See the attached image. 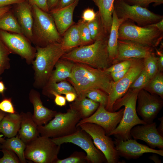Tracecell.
Instances as JSON below:
<instances>
[{
  "label": "cell",
  "mask_w": 163,
  "mask_h": 163,
  "mask_svg": "<svg viewBox=\"0 0 163 163\" xmlns=\"http://www.w3.org/2000/svg\"><path fill=\"white\" fill-rule=\"evenodd\" d=\"M68 79L75 90L77 97H84L94 89H100L108 95L113 82L110 73L107 71L78 63L74 62Z\"/></svg>",
  "instance_id": "cell-1"
},
{
  "label": "cell",
  "mask_w": 163,
  "mask_h": 163,
  "mask_svg": "<svg viewBox=\"0 0 163 163\" xmlns=\"http://www.w3.org/2000/svg\"><path fill=\"white\" fill-rule=\"evenodd\" d=\"M108 38L96 40L88 45L75 47L65 53L61 58L105 70L112 65L107 50Z\"/></svg>",
  "instance_id": "cell-2"
},
{
  "label": "cell",
  "mask_w": 163,
  "mask_h": 163,
  "mask_svg": "<svg viewBox=\"0 0 163 163\" xmlns=\"http://www.w3.org/2000/svg\"><path fill=\"white\" fill-rule=\"evenodd\" d=\"M141 89L129 88L122 97L117 100L113 107V112L116 111L124 106L123 117L115 129L110 133L115 138L126 140L132 139L131 129L135 126L146 123L138 116L136 111L137 97Z\"/></svg>",
  "instance_id": "cell-3"
},
{
  "label": "cell",
  "mask_w": 163,
  "mask_h": 163,
  "mask_svg": "<svg viewBox=\"0 0 163 163\" xmlns=\"http://www.w3.org/2000/svg\"><path fill=\"white\" fill-rule=\"evenodd\" d=\"M32 6L34 18L32 43L40 47L53 43H61V36L50 13L35 5Z\"/></svg>",
  "instance_id": "cell-4"
},
{
  "label": "cell",
  "mask_w": 163,
  "mask_h": 163,
  "mask_svg": "<svg viewBox=\"0 0 163 163\" xmlns=\"http://www.w3.org/2000/svg\"><path fill=\"white\" fill-rule=\"evenodd\" d=\"M36 49L35 59L32 62L36 82L41 84L49 78L56 62L68 51L59 43L43 47L36 46Z\"/></svg>",
  "instance_id": "cell-5"
},
{
  "label": "cell",
  "mask_w": 163,
  "mask_h": 163,
  "mask_svg": "<svg viewBox=\"0 0 163 163\" xmlns=\"http://www.w3.org/2000/svg\"><path fill=\"white\" fill-rule=\"evenodd\" d=\"M53 118L44 125L37 126L41 136L54 138L70 135L76 130L77 125L81 119L78 113L71 106L66 113L57 112Z\"/></svg>",
  "instance_id": "cell-6"
},
{
  "label": "cell",
  "mask_w": 163,
  "mask_h": 163,
  "mask_svg": "<svg viewBox=\"0 0 163 163\" xmlns=\"http://www.w3.org/2000/svg\"><path fill=\"white\" fill-rule=\"evenodd\" d=\"M163 38V32L151 27H141L129 19L124 21L118 30V40L133 41L155 49Z\"/></svg>",
  "instance_id": "cell-7"
},
{
  "label": "cell",
  "mask_w": 163,
  "mask_h": 163,
  "mask_svg": "<svg viewBox=\"0 0 163 163\" xmlns=\"http://www.w3.org/2000/svg\"><path fill=\"white\" fill-rule=\"evenodd\" d=\"M60 146L50 138L39 136L26 145L25 157L36 163H56Z\"/></svg>",
  "instance_id": "cell-8"
},
{
  "label": "cell",
  "mask_w": 163,
  "mask_h": 163,
  "mask_svg": "<svg viewBox=\"0 0 163 163\" xmlns=\"http://www.w3.org/2000/svg\"><path fill=\"white\" fill-rule=\"evenodd\" d=\"M114 8L118 18L129 19L141 27H146L163 19V15L146 8L130 5L124 0H115Z\"/></svg>",
  "instance_id": "cell-9"
},
{
  "label": "cell",
  "mask_w": 163,
  "mask_h": 163,
  "mask_svg": "<svg viewBox=\"0 0 163 163\" xmlns=\"http://www.w3.org/2000/svg\"><path fill=\"white\" fill-rule=\"evenodd\" d=\"M77 126L88 133L93 143L104 155L107 163H121L120 157L116 149L114 141L106 134L104 129L96 124L85 123L78 124Z\"/></svg>",
  "instance_id": "cell-10"
},
{
  "label": "cell",
  "mask_w": 163,
  "mask_h": 163,
  "mask_svg": "<svg viewBox=\"0 0 163 163\" xmlns=\"http://www.w3.org/2000/svg\"><path fill=\"white\" fill-rule=\"evenodd\" d=\"M52 139L53 142L59 145L70 143L80 147L85 152L89 163H107L104 155L95 146L91 136L79 127L70 135Z\"/></svg>",
  "instance_id": "cell-11"
},
{
  "label": "cell",
  "mask_w": 163,
  "mask_h": 163,
  "mask_svg": "<svg viewBox=\"0 0 163 163\" xmlns=\"http://www.w3.org/2000/svg\"><path fill=\"white\" fill-rule=\"evenodd\" d=\"M143 68V59H132L131 65L125 75L118 81L113 82L112 91L108 95L106 110L113 112L115 101L126 94Z\"/></svg>",
  "instance_id": "cell-12"
},
{
  "label": "cell",
  "mask_w": 163,
  "mask_h": 163,
  "mask_svg": "<svg viewBox=\"0 0 163 163\" xmlns=\"http://www.w3.org/2000/svg\"><path fill=\"white\" fill-rule=\"evenodd\" d=\"M0 38L11 53L19 55L28 63L33 62L36 47L32 46L31 42L24 34L0 29Z\"/></svg>",
  "instance_id": "cell-13"
},
{
  "label": "cell",
  "mask_w": 163,
  "mask_h": 163,
  "mask_svg": "<svg viewBox=\"0 0 163 163\" xmlns=\"http://www.w3.org/2000/svg\"><path fill=\"white\" fill-rule=\"evenodd\" d=\"M163 99L158 95L151 94L143 88L139 91L136 111L146 123L153 122L162 109Z\"/></svg>",
  "instance_id": "cell-14"
},
{
  "label": "cell",
  "mask_w": 163,
  "mask_h": 163,
  "mask_svg": "<svg viewBox=\"0 0 163 163\" xmlns=\"http://www.w3.org/2000/svg\"><path fill=\"white\" fill-rule=\"evenodd\" d=\"M124 111L123 108L117 111H109L104 106L100 104L92 115L88 118L81 119L77 125L85 123L96 124L102 127L106 134L110 136L121 120Z\"/></svg>",
  "instance_id": "cell-15"
},
{
  "label": "cell",
  "mask_w": 163,
  "mask_h": 163,
  "mask_svg": "<svg viewBox=\"0 0 163 163\" xmlns=\"http://www.w3.org/2000/svg\"><path fill=\"white\" fill-rule=\"evenodd\" d=\"M154 50L131 40H118L117 54L112 64L130 59H143L154 53Z\"/></svg>",
  "instance_id": "cell-16"
},
{
  "label": "cell",
  "mask_w": 163,
  "mask_h": 163,
  "mask_svg": "<svg viewBox=\"0 0 163 163\" xmlns=\"http://www.w3.org/2000/svg\"><path fill=\"white\" fill-rule=\"evenodd\" d=\"M116 149L120 157L127 160L136 159L143 154L151 153L163 156V150H156L140 144L136 139L123 140L115 138L114 141Z\"/></svg>",
  "instance_id": "cell-17"
},
{
  "label": "cell",
  "mask_w": 163,
  "mask_h": 163,
  "mask_svg": "<svg viewBox=\"0 0 163 163\" xmlns=\"http://www.w3.org/2000/svg\"><path fill=\"white\" fill-rule=\"evenodd\" d=\"M136 125L130 130V134L134 139H140L145 142L150 148L156 147L163 149V137L159 133L156 123H150Z\"/></svg>",
  "instance_id": "cell-18"
},
{
  "label": "cell",
  "mask_w": 163,
  "mask_h": 163,
  "mask_svg": "<svg viewBox=\"0 0 163 163\" xmlns=\"http://www.w3.org/2000/svg\"><path fill=\"white\" fill-rule=\"evenodd\" d=\"M12 10L22 33L32 43L34 18L32 6L27 1L14 5Z\"/></svg>",
  "instance_id": "cell-19"
},
{
  "label": "cell",
  "mask_w": 163,
  "mask_h": 163,
  "mask_svg": "<svg viewBox=\"0 0 163 163\" xmlns=\"http://www.w3.org/2000/svg\"><path fill=\"white\" fill-rule=\"evenodd\" d=\"M79 1V0H78L72 4L65 7L49 11L57 30L61 36L67 30L75 24L73 20V14Z\"/></svg>",
  "instance_id": "cell-20"
},
{
  "label": "cell",
  "mask_w": 163,
  "mask_h": 163,
  "mask_svg": "<svg viewBox=\"0 0 163 163\" xmlns=\"http://www.w3.org/2000/svg\"><path fill=\"white\" fill-rule=\"evenodd\" d=\"M29 99L34 108L32 118L37 126L47 123L57 113L45 107L43 104L40 94L35 91H30Z\"/></svg>",
  "instance_id": "cell-21"
},
{
  "label": "cell",
  "mask_w": 163,
  "mask_h": 163,
  "mask_svg": "<svg viewBox=\"0 0 163 163\" xmlns=\"http://www.w3.org/2000/svg\"><path fill=\"white\" fill-rule=\"evenodd\" d=\"M20 114L21 119L18 136L26 145L40 136V134L30 112H22Z\"/></svg>",
  "instance_id": "cell-22"
},
{
  "label": "cell",
  "mask_w": 163,
  "mask_h": 163,
  "mask_svg": "<svg viewBox=\"0 0 163 163\" xmlns=\"http://www.w3.org/2000/svg\"><path fill=\"white\" fill-rule=\"evenodd\" d=\"M126 20V19H125L118 18L114 9L112 14V22L107 44L108 55L111 63L116 57L117 53L119 27Z\"/></svg>",
  "instance_id": "cell-23"
},
{
  "label": "cell",
  "mask_w": 163,
  "mask_h": 163,
  "mask_svg": "<svg viewBox=\"0 0 163 163\" xmlns=\"http://www.w3.org/2000/svg\"><path fill=\"white\" fill-rule=\"evenodd\" d=\"M98 8V13L106 33L109 35L112 22L115 0H92Z\"/></svg>",
  "instance_id": "cell-24"
},
{
  "label": "cell",
  "mask_w": 163,
  "mask_h": 163,
  "mask_svg": "<svg viewBox=\"0 0 163 163\" xmlns=\"http://www.w3.org/2000/svg\"><path fill=\"white\" fill-rule=\"evenodd\" d=\"M21 119L16 113L6 114L0 123V132L8 138L14 137L20 129Z\"/></svg>",
  "instance_id": "cell-25"
},
{
  "label": "cell",
  "mask_w": 163,
  "mask_h": 163,
  "mask_svg": "<svg viewBox=\"0 0 163 163\" xmlns=\"http://www.w3.org/2000/svg\"><path fill=\"white\" fill-rule=\"evenodd\" d=\"M71 105L78 113L81 119L88 118L97 110L100 104L85 96L77 97Z\"/></svg>",
  "instance_id": "cell-26"
},
{
  "label": "cell",
  "mask_w": 163,
  "mask_h": 163,
  "mask_svg": "<svg viewBox=\"0 0 163 163\" xmlns=\"http://www.w3.org/2000/svg\"><path fill=\"white\" fill-rule=\"evenodd\" d=\"M73 64L74 62L67 60L59 59L55 65V70L52 72L49 78V83L57 82L69 78Z\"/></svg>",
  "instance_id": "cell-27"
},
{
  "label": "cell",
  "mask_w": 163,
  "mask_h": 163,
  "mask_svg": "<svg viewBox=\"0 0 163 163\" xmlns=\"http://www.w3.org/2000/svg\"><path fill=\"white\" fill-rule=\"evenodd\" d=\"M62 36L61 44L68 51L82 44L79 28L77 23L69 27Z\"/></svg>",
  "instance_id": "cell-28"
},
{
  "label": "cell",
  "mask_w": 163,
  "mask_h": 163,
  "mask_svg": "<svg viewBox=\"0 0 163 163\" xmlns=\"http://www.w3.org/2000/svg\"><path fill=\"white\" fill-rule=\"evenodd\" d=\"M0 29L10 32L23 34L12 8L0 16Z\"/></svg>",
  "instance_id": "cell-29"
},
{
  "label": "cell",
  "mask_w": 163,
  "mask_h": 163,
  "mask_svg": "<svg viewBox=\"0 0 163 163\" xmlns=\"http://www.w3.org/2000/svg\"><path fill=\"white\" fill-rule=\"evenodd\" d=\"M2 144L1 146L2 149H5L14 152L21 163L27 162L24 153L26 145L18 136L7 139Z\"/></svg>",
  "instance_id": "cell-30"
},
{
  "label": "cell",
  "mask_w": 163,
  "mask_h": 163,
  "mask_svg": "<svg viewBox=\"0 0 163 163\" xmlns=\"http://www.w3.org/2000/svg\"><path fill=\"white\" fill-rule=\"evenodd\" d=\"M86 23L91 39L94 42L109 36V35L107 34L105 31L97 11L95 18L93 21Z\"/></svg>",
  "instance_id": "cell-31"
},
{
  "label": "cell",
  "mask_w": 163,
  "mask_h": 163,
  "mask_svg": "<svg viewBox=\"0 0 163 163\" xmlns=\"http://www.w3.org/2000/svg\"><path fill=\"white\" fill-rule=\"evenodd\" d=\"M143 89L151 94L158 95L163 99V72L158 71Z\"/></svg>",
  "instance_id": "cell-32"
},
{
  "label": "cell",
  "mask_w": 163,
  "mask_h": 163,
  "mask_svg": "<svg viewBox=\"0 0 163 163\" xmlns=\"http://www.w3.org/2000/svg\"><path fill=\"white\" fill-rule=\"evenodd\" d=\"M144 67L151 79L158 71V57L154 52L143 59Z\"/></svg>",
  "instance_id": "cell-33"
},
{
  "label": "cell",
  "mask_w": 163,
  "mask_h": 163,
  "mask_svg": "<svg viewBox=\"0 0 163 163\" xmlns=\"http://www.w3.org/2000/svg\"><path fill=\"white\" fill-rule=\"evenodd\" d=\"M91 100L99 103L105 107L107 106L108 95L104 91L98 89H94L88 91L84 96Z\"/></svg>",
  "instance_id": "cell-34"
},
{
  "label": "cell",
  "mask_w": 163,
  "mask_h": 163,
  "mask_svg": "<svg viewBox=\"0 0 163 163\" xmlns=\"http://www.w3.org/2000/svg\"><path fill=\"white\" fill-rule=\"evenodd\" d=\"M50 91H54L59 94H65L69 92L76 93L74 87L65 81L49 83Z\"/></svg>",
  "instance_id": "cell-35"
},
{
  "label": "cell",
  "mask_w": 163,
  "mask_h": 163,
  "mask_svg": "<svg viewBox=\"0 0 163 163\" xmlns=\"http://www.w3.org/2000/svg\"><path fill=\"white\" fill-rule=\"evenodd\" d=\"M11 52L0 38V75L9 67V56Z\"/></svg>",
  "instance_id": "cell-36"
},
{
  "label": "cell",
  "mask_w": 163,
  "mask_h": 163,
  "mask_svg": "<svg viewBox=\"0 0 163 163\" xmlns=\"http://www.w3.org/2000/svg\"><path fill=\"white\" fill-rule=\"evenodd\" d=\"M56 163H89L86 154L82 152L75 151L69 156L63 159H58Z\"/></svg>",
  "instance_id": "cell-37"
},
{
  "label": "cell",
  "mask_w": 163,
  "mask_h": 163,
  "mask_svg": "<svg viewBox=\"0 0 163 163\" xmlns=\"http://www.w3.org/2000/svg\"><path fill=\"white\" fill-rule=\"evenodd\" d=\"M150 80L146 70L143 69L131 85L129 88L141 89L143 88Z\"/></svg>",
  "instance_id": "cell-38"
},
{
  "label": "cell",
  "mask_w": 163,
  "mask_h": 163,
  "mask_svg": "<svg viewBox=\"0 0 163 163\" xmlns=\"http://www.w3.org/2000/svg\"><path fill=\"white\" fill-rule=\"evenodd\" d=\"M77 23L79 28L81 45L93 43L94 41L91 39L87 23L80 20Z\"/></svg>",
  "instance_id": "cell-39"
},
{
  "label": "cell",
  "mask_w": 163,
  "mask_h": 163,
  "mask_svg": "<svg viewBox=\"0 0 163 163\" xmlns=\"http://www.w3.org/2000/svg\"><path fill=\"white\" fill-rule=\"evenodd\" d=\"M3 156L0 159V163H20L18 157L13 151L5 149H2Z\"/></svg>",
  "instance_id": "cell-40"
},
{
  "label": "cell",
  "mask_w": 163,
  "mask_h": 163,
  "mask_svg": "<svg viewBox=\"0 0 163 163\" xmlns=\"http://www.w3.org/2000/svg\"><path fill=\"white\" fill-rule=\"evenodd\" d=\"M131 5H135L147 8L149 5L153 3L154 7L163 4V0H124Z\"/></svg>",
  "instance_id": "cell-41"
},
{
  "label": "cell",
  "mask_w": 163,
  "mask_h": 163,
  "mask_svg": "<svg viewBox=\"0 0 163 163\" xmlns=\"http://www.w3.org/2000/svg\"><path fill=\"white\" fill-rule=\"evenodd\" d=\"M132 59L124 60L113 64L105 70L107 72H115L123 70L130 66Z\"/></svg>",
  "instance_id": "cell-42"
},
{
  "label": "cell",
  "mask_w": 163,
  "mask_h": 163,
  "mask_svg": "<svg viewBox=\"0 0 163 163\" xmlns=\"http://www.w3.org/2000/svg\"><path fill=\"white\" fill-rule=\"evenodd\" d=\"M0 110L8 113H16L10 98H5L0 102Z\"/></svg>",
  "instance_id": "cell-43"
},
{
  "label": "cell",
  "mask_w": 163,
  "mask_h": 163,
  "mask_svg": "<svg viewBox=\"0 0 163 163\" xmlns=\"http://www.w3.org/2000/svg\"><path fill=\"white\" fill-rule=\"evenodd\" d=\"M97 12H95L92 8H88L85 10L83 12L82 20L84 22H88L94 20L96 17Z\"/></svg>",
  "instance_id": "cell-44"
},
{
  "label": "cell",
  "mask_w": 163,
  "mask_h": 163,
  "mask_svg": "<svg viewBox=\"0 0 163 163\" xmlns=\"http://www.w3.org/2000/svg\"><path fill=\"white\" fill-rule=\"evenodd\" d=\"M31 5H35L42 10L49 12L48 6V0H27Z\"/></svg>",
  "instance_id": "cell-45"
},
{
  "label": "cell",
  "mask_w": 163,
  "mask_h": 163,
  "mask_svg": "<svg viewBox=\"0 0 163 163\" xmlns=\"http://www.w3.org/2000/svg\"><path fill=\"white\" fill-rule=\"evenodd\" d=\"M50 93L55 97L54 101L56 105L60 107L65 106L66 104V99L65 97L54 91H50Z\"/></svg>",
  "instance_id": "cell-46"
},
{
  "label": "cell",
  "mask_w": 163,
  "mask_h": 163,
  "mask_svg": "<svg viewBox=\"0 0 163 163\" xmlns=\"http://www.w3.org/2000/svg\"><path fill=\"white\" fill-rule=\"evenodd\" d=\"M129 68L115 72H111L110 75L114 82H116L121 79L128 71Z\"/></svg>",
  "instance_id": "cell-47"
},
{
  "label": "cell",
  "mask_w": 163,
  "mask_h": 163,
  "mask_svg": "<svg viewBox=\"0 0 163 163\" xmlns=\"http://www.w3.org/2000/svg\"><path fill=\"white\" fill-rule=\"evenodd\" d=\"M77 0H59L56 5L52 10L59 9L67 6L73 3Z\"/></svg>",
  "instance_id": "cell-48"
},
{
  "label": "cell",
  "mask_w": 163,
  "mask_h": 163,
  "mask_svg": "<svg viewBox=\"0 0 163 163\" xmlns=\"http://www.w3.org/2000/svg\"><path fill=\"white\" fill-rule=\"evenodd\" d=\"M27 0H0V8L11 5L21 2H24Z\"/></svg>",
  "instance_id": "cell-49"
},
{
  "label": "cell",
  "mask_w": 163,
  "mask_h": 163,
  "mask_svg": "<svg viewBox=\"0 0 163 163\" xmlns=\"http://www.w3.org/2000/svg\"><path fill=\"white\" fill-rule=\"evenodd\" d=\"M156 53L158 55V71L163 72V53L162 51L156 49Z\"/></svg>",
  "instance_id": "cell-50"
},
{
  "label": "cell",
  "mask_w": 163,
  "mask_h": 163,
  "mask_svg": "<svg viewBox=\"0 0 163 163\" xmlns=\"http://www.w3.org/2000/svg\"><path fill=\"white\" fill-rule=\"evenodd\" d=\"M65 98L69 102H72L75 100L77 97L76 93L73 92H69L66 93L65 94Z\"/></svg>",
  "instance_id": "cell-51"
},
{
  "label": "cell",
  "mask_w": 163,
  "mask_h": 163,
  "mask_svg": "<svg viewBox=\"0 0 163 163\" xmlns=\"http://www.w3.org/2000/svg\"><path fill=\"white\" fill-rule=\"evenodd\" d=\"M146 27H154L158 29L160 31L163 32V19L159 22L151 24Z\"/></svg>",
  "instance_id": "cell-52"
},
{
  "label": "cell",
  "mask_w": 163,
  "mask_h": 163,
  "mask_svg": "<svg viewBox=\"0 0 163 163\" xmlns=\"http://www.w3.org/2000/svg\"><path fill=\"white\" fill-rule=\"evenodd\" d=\"M59 0H48V6L49 11L55 8Z\"/></svg>",
  "instance_id": "cell-53"
},
{
  "label": "cell",
  "mask_w": 163,
  "mask_h": 163,
  "mask_svg": "<svg viewBox=\"0 0 163 163\" xmlns=\"http://www.w3.org/2000/svg\"><path fill=\"white\" fill-rule=\"evenodd\" d=\"M158 120L160 121V123L157 129L159 134L163 137V117L158 118Z\"/></svg>",
  "instance_id": "cell-54"
},
{
  "label": "cell",
  "mask_w": 163,
  "mask_h": 163,
  "mask_svg": "<svg viewBox=\"0 0 163 163\" xmlns=\"http://www.w3.org/2000/svg\"><path fill=\"white\" fill-rule=\"evenodd\" d=\"M11 5L0 8V16L11 9Z\"/></svg>",
  "instance_id": "cell-55"
},
{
  "label": "cell",
  "mask_w": 163,
  "mask_h": 163,
  "mask_svg": "<svg viewBox=\"0 0 163 163\" xmlns=\"http://www.w3.org/2000/svg\"><path fill=\"white\" fill-rule=\"evenodd\" d=\"M149 158L152 160L155 163H161V160L160 159L158 156L156 155H153L149 157Z\"/></svg>",
  "instance_id": "cell-56"
},
{
  "label": "cell",
  "mask_w": 163,
  "mask_h": 163,
  "mask_svg": "<svg viewBox=\"0 0 163 163\" xmlns=\"http://www.w3.org/2000/svg\"><path fill=\"white\" fill-rule=\"evenodd\" d=\"M5 115V112L0 110V123ZM5 140L0 136V143L2 144L5 142Z\"/></svg>",
  "instance_id": "cell-57"
},
{
  "label": "cell",
  "mask_w": 163,
  "mask_h": 163,
  "mask_svg": "<svg viewBox=\"0 0 163 163\" xmlns=\"http://www.w3.org/2000/svg\"><path fill=\"white\" fill-rule=\"evenodd\" d=\"M5 89L4 85L2 81H0V93H3Z\"/></svg>",
  "instance_id": "cell-58"
},
{
  "label": "cell",
  "mask_w": 163,
  "mask_h": 163,
  "mask_svg": "<svg viewBox=\"0 0 163 163\" xmlns=\"http://www.w3.org/2000/svg\"><path fill=\"white\" fill-rule=\"evenodd\" d=\"M0 79H1V77H0Z\"/></svg>",
  "instance_id": "cell-59"
}]
</instances>
